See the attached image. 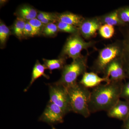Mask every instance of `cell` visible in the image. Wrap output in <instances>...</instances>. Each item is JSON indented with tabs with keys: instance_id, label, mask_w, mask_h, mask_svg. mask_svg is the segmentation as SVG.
<instances>
[{
	"instance_id": "8fae6325",
	"label": "cell",
	"mask_w": 129,
	"mask_h": 129,
	"mask_svg": "<svg viewBox=\"0 0 129 129\" xmlns=\"http://www.w3.org/2000/svg\"><path fill=\"white\" fill-rule=\"evenodd\" d=\"M123 39L122 40V60L127 78L129 79V25L121 27Z\"/></svg>"
},
{
	"instance_id": "ba28073f",
	"label": "cell",
	"mask_w": 129,
	"mask_h": 129,
	"mask_svg": "<svg viewBox=\"0 0 129 129\" xmlns=\"http://www.w3.org/2000/svg\"><path fill=\"white\" fill-rule=\"evenodd\" d=\"M102 25L99 16L84 18L78 27L79 33L83 39H91L96 36L97 32Z\"/></svg>"
},
{
	"instance_id": "9a60e30c",
	"label": "cell",
	"mask_w": 129,
	"mask_h": 129,
	"mask_svg": "<svg viewBox=\"0 0 129 129\" xmlns=\"http://www.w3.org/2000/svg\"><path fill=\"white\" fill-rule=\"evenodd\" d=\"M17 17L28 21L37 18L38 12L30 5H25L19 7L16 12Z\"/></svg>"
},
{
	"instance_id": "603a6c76",
	"label": "cell",
	"mask_w": 129,
	"mask_h": 129,
	"mask_svg": "<svg viewBox=\"0 0 129 129\" xmlns=\"http://www.w3.org/2000/svg\"><path fill=\"white\" fill-rule=\"evenodd\" d=\"M58 31L56 24L51 23L45 25L42 34L47 37H53L56 35Z\"/></svg>"
},
{
	"instance_id": "4316f807",
	"label": "cell",
	"mask_w": 129,
	"mask_h": 129,
	"mask_svg": "<svg viewBox=\"0 0 129 129\" xmlns=\"http://www.w3.org/2000/svg\"><path fill=\"white\" fill-rule=\"evenodd\" d=\"M54 13L40 11L38 12V15L37 17V19L39 20H41L44 19L48 17H51L54 15Z\"/></svg>"
},
{
	"instance_id": "8992f818",
	"label": "cell",
	"mask_w": 129,
	"mask_h": 129,
	"mask_svg": "<svg viewBox=\"0 0 129 129\" xmlns=\"http://www.w3.org/2000/svg\"><path fill=\"white\" fill-rule=\"evenodd\" d=\"M50 101L58 106L65 115L72 111L67 88L55 83L49 84Z\"/></svg>"
},
{
	"instance_id": "cb8c5ba5",
	"label": "cell",
	"mask_w": 129,
	"mask_h": 129,
	"mask_svg": "<svg viewBox=\"0 0 129 129\" xmlns=\"http://www.w3.org/2000/svg\"><path fill=\"white\" fill-rule=\"evenodd\" d=\"M28 22L32 27L35 36L39 35L42 34L45 25L41 22V21L38 19L35 18L28 21Z\"/></svg>"
},
{
	"instance_id": "5bb4252c",
	"label": "cell",
	"mask_w": 129,
	"mask_h": 129,
	"mask_svg": "<svg viewBox=\"0 0 129 129\" xmlns=\"http://www.w3.org/2000/svg\"><path fill=\"white\" fill-rule=\"evenodd\" d=\"M99 17L102 25L107 24L114 27L115 26H119L120 27L126 25L119 19L118 15L117 9L102 16H99Z\"/></svg>"
},
{
	"instance_id": "277c9868",
	"label": "cell",
	"mask_w": 129,
	"mask_h": 129,
	"mask_svg": "<svg viewBox=\"0 0 129 129\" xmlns=\"http://www.w3.org/2000/svg\"><path fill=\"white\" fill-rule=\"evenodd\" d=\"M88 56L82 55L70 64H66L62 69L60 78L55 83L66 88L75 85L78 83V77L86 72Z\"/></svg>"
},
{
	"instance_id": "484cf974",
	"label": "cell",
	"mask_w": 129,
	"mask_h": 129,
	"mask_svg": "<svg viewBox=\"0 0 129 129\" xmlns=\"http://www.w3.org/2000/svg\"><path fill=\"white\" fill-rule=\"evenodd\" d=\"M24 37H33L35 36L34 30L31 25L28 21H26L23 33Z\"/></svg>"
},
{
	"instance_id": "d6986e66",
	"label": "cell",
	"mask_w": 129,
	"mask_h": 129,
	"mask_svg": "<svg viewBox=\"0 0 129 129\" xmlns=\"http://www.w3.org/2000/svg\"><path fill=\"white\" fill-rule=\"evenodd\" d=\"M114 26L108 24L102 25L98 30V33L101 37L105 39H109L115 34Z\"/></svg>"
},
{
	"instance_id": "d4e9b609",
	"label": "cell",
	"mask_w": 129,
	"mask_h": 129,
	"mask_svg": "<svg viewBox=\"0 0 129 129\" xmlns=\"http://www.w3.org/2000/svg\"><path fill=\"white\" fill-rule=\"evenodd\" d=\"M120 98H123L125 101L129 102V81L123 85Z\"/></svg>"
},
{
	"instance_id": "30bf717a",
	"label": "cell",
	"mask_w": 129,
	"mask_h": 129,
	"mask_svg": "<svg viewBox=\"0 0 129 129\" xmlns=\"http://www.w3.org/2000/svg\"><path fill=\"white\" fill-rule=\"evenodd\" d=\"M107 112L109 117L123 122L129 116V102L119 100Z\"/></svg>"
},
{
	"instance_id": "ac0fdd59",
	"label": "cell",
	"mask_w": 129,
	"mask_h": 129,
	"mask_svg": "<svg viewBox=\"0 0 129 129\" xmlns=\"http://www.w3.org/2000/svg\"><path fill=\"white\" fill-rule=\"evenodd\" d=\"M26 22L24 19L17 17L12 27L13 33L19 39L22 40L24 38V30Z\"/></svg>"
},
{
	"instance_id": "7a4b0ae2",
	"label": "cell",
	"mask_w": 129,
	"mask_h": 129,
	"mask_svg": "<svg viewBox=\"0 0 129 129\" xmlns=\"http://www.w3.org/2000/svg\"><path fill=\"white\" fill-rule=\"evenodd\" d=\"M67 88L72 111L85 118L89 117V104L91 91L79 83Z\"/></svg>"
},
{
	"instance_id": "83f0119b",
	"label": "cell",
	"mask_w": 129,
	"mask_h": 129,
	"mask_svg": "<svg viewBox=\"0 0 129 129\" xmlns=\"http://www.w3.org/2000/svg\"><path fill=\"white\" fill-rule=\"evenodd\" d=\"M123 122L122 129H129V116Z\"/></svg>"
},
{
	"instance_id": "9c48e42d",
	"label": "cell",
	"mask_w": 129,
	"mask_h": 129,
	"mask_svg": "<svg viewBox=\"0 0 129 129\" xmlns=\"http://www.w3.org/2000/svg\"><path fill=\"white\" fill-rule=\"evenodd\" d=\"M103 74V77L108 78L111 81H123L127 78L121 58L116 59L109 64Z\"/></svg>"
},
{
	"instance_id": "5b68a950",
	"label": "cell",
	"mask_w": 129,
	"mask_h": 129,
	"mask_svg": "<svg viewBox=\"0 0 129 129\" xmlns=\"http://www.w3.org/2000/svg\"><path fill=\"white\" fill-rule=\"evenodd\" d=\"M96 44V41H94L86 42L79 33L71 35L67 39L59 57L71 58L75 60L82 55L81 52L83 50H87Z\"/></svg>"
},
{
	"instance_id": "7c38bea8",
	"label": "cell",
	"mask_w": 129,
	"mask_h": 129,
	"mask_svg": "<svg viewBox=\"0 0 129 129\" xmlns=\"http://www.w3.org/2000/svg\"><path fill=\"white\" fill-rule=\"evenodd\" d=\"M109 79L106 77H101L98 74L94 72H86L83 75L79 83L86 88H95L101 84L103 82L109 83L111 82Z\"/></svg>"
},
{
	"instance_id": "44dd1931",
	"label": "cell",
	"mask_w": 129,
	"mask_h": 129,
	"mask_svg": "<svg viewBox=\"0 0 129 129\" xmlns=\"http://www.w3.org/2000/svg\"><path fill=\"white\" fill-rule=\"evenodd\" d=\"M10 34V29L2 21L0 22V44L1 47L4 46Z\"/></svg>"
},
{
	"instance_id": "7402d4cb",
	"label": "cell",
	"mask_w": 129,
	"mask_h": 129,
	"mask_svg": "<svg viewBox=\"0 0 129 129\" xmlns=\"http://www.w3.org/2000/svg\"><path fill=\"white\" fill-rule=\"evenodd\" d=\"M117 10L120 21L126 25H129V5L119 8Z\"/></svg>"
},
{
	"instance_id": "52a82bcc",
	"label": "cell",
	"mask_w": 129,
	"mask_h": 129,
	"mask_svg": "<svg viewBox=\"0 0 129 129\" xmlns=\"http://www.w3.org/2000/svg\"><path fill=\"white\" fill-rule=\"evenodd\" d=\"M65 115L60 107L49 101L39 120L52 125L63 122Z\"/></svg>"
},
{
	"instance_id": "6da1fadb",
	"label": "cell",
	"mask_w": 129,
	"mask_h": 129,
	"mask_svg": "<svg viewBox=\"0 0 129 129\" xmlns=\"http://www.w3.org/2000/svg\"><path fill=\"white\" fill-rule=\"evenodd\" d=\"M123 84L122 81H111L94 88L91 91L89 104L90 113L108 112L120 100Z\"/></svg>"
},
{
	"instance_id": "3957f363",
	"label": "cell",
	"mask_w": 129,
	"mask_h": 129,
	"mask_svg": "<svg viewBox=\"0 0 129 129\" xmlns=\"http://www.w3.org/2000/svg\"><path fill=\"white\" fill-rule=\"evenodd\" d=\"M122 53V41L109 44L99 50L97 57L91 68L92 72L103 74L107 67L112 62L121 58Z\"/></svg>"
},
{
	"instance_id": "4fadbf2b",
	"label": "cell",
	"mask_w": 129,
	"mask_h": 129,
	"mask_svg": "<svg viewBox=\"0 0 129 129\" xmlns=\"http://www.w3.org/2000/svg\"><path fill=\"white\" fill-rule=\"evenodd\" d=\"M56 18L57 22H61L74 25L79 27L84 18L71 12H66L62 13H56Z\"/></svg>"
},
{
	"instance_id": "e0dca14e",
	"label": "cell",
	"mask_w": 129,
	"mask_h": 129,
	"mask_svg": "<svg viewBox=\"0 0 129 129\" xmlns=\"http://www.w3.org/2000/svg\"><path fill=\"white\" fill-rule=\"evenodd\" d=\"M67 58L59 57L58 58L53 60L43 59L44 65L46 69L50 71L55 69H62L66 65Z\"/></svg>"
},
{
	"instance_id": "2e32d148",
	"label": "cell",
	"mask_w": 129,
	"mask_h": 129,
	"mask_svg": "<svg viewBox=\"0 0 129 129\" xmlns=\"http://www.w3.org/2000/svg\"><path fill=\"white\" fill-rule=\"evenodd\" d=\"M45 69H46V68L44 64H42L39 61H37L33 68L32 78L30 84L24 90V91H27L30 88L33 83L35 82V81L40 77L44 76L47 79L49 78V76L45 74Z\"/></svg>"
},
{
	"instance_id": "ffe728a7",
	"label": "cell",
	"mask_w": 129,
	"mask_h": 129,
	"mask_svg": "<svg viewBox=\"0 0 129 129\" xmlns=\"http://www.w3.org/2000/svg\"><path fill=\"white\" fill-rule=\"evenodd\" d=\"M56 24L58 30L61 32L69 33L71 35L79 33V28L76 26L61 22H57Z\"/></svg>"
},
{
	"instance_id": "f1b7e54d",
	"label": "cell",
	"mask_w": 129,
	"mask_h": 129,
	"mask_svg": "<svg viewBox=\"0 0 129 129\" xmlns=\"http://www.w3.org/2000/svg\"><path fill=\"white\" fill-rule=\"evenodd\" d=\"M52 129H56L55 128H54V127H52Z\"/></svg>"
}]
</instances>
